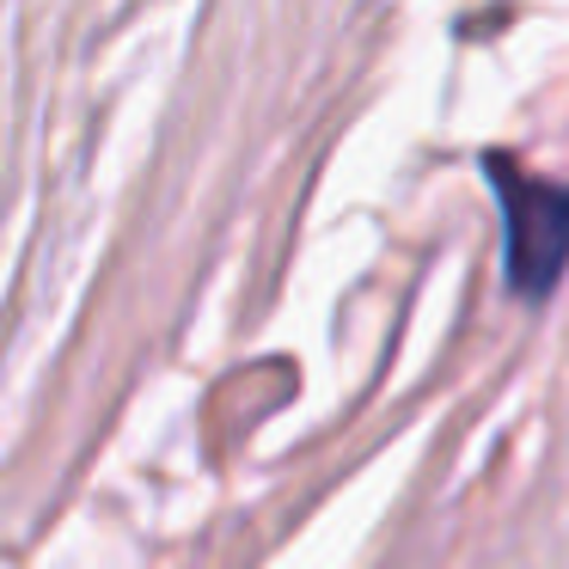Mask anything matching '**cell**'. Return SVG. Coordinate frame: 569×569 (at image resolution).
<instances>
[{"mask_svg":"<svg viewBox=\"0 0 569 569\" xmlns=\"http://www.w3.org/2000/svg\"><path fill=\"white\" fill-rule=\"evenodd\" d=\"M490 184L502 202V246L515 295L545 300L569 263V184L490 153Z\"/></svg>","mask_w":569,"mask_h":569,"instance_id":"6da1fadb","label":"cell"}]
</instances>
